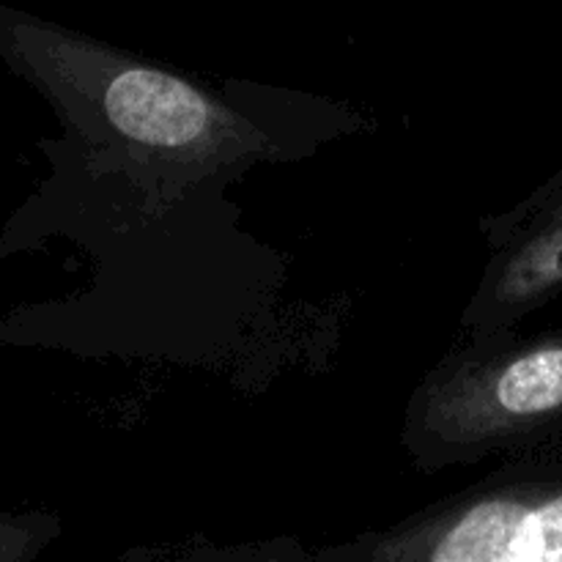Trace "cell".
Wrapping results in <instances>:
<instances>
[{
	"mask_svg": "<svg viewBox=\"0 0 562 562\" xmlns=\"http://www.w3.org/2000/svg\"><path fill=\"white\" fill-rule=\"evenodd\" d=\"M60 530L64 525L55 514H0V562L36 560L49 543H55Z\"/></svg>",
	"mask_w": 562,
	"mask_h": 562,
	"instance_id": "5b68a950",
	"label": "cell"
},
{
	"mask_svg": "<svg viewBox=\"0 0 562 562\" xmlns=\"http://www.w3.org/2000/svg\"><path fill=\"white\" fill-rule=\"evenodd\" d=\"M0 60L53 104L71 140L146 168L201 176L274 148L258 119L214 88L3 3Z\"/></svg>",
	"mask_w": 562,
	"mask_h": 562,
	"instance_id": "6da1fadb",
	"label": "cell"
},
{
	"mask_svg": "<svg viewBox=\"0 0 562 562\" xmlns=\"http://www.w3.org/2000/svg\"><path fill=\"white\" fill-rule=\"evenodd\" d=\"M333 562H562V445L505 459L382 530L324 547Z\"/></svg>",
	"mask_w": 562,
	"mask_h": 562,
	"instance_id": "3957f363",
	"label": "cell"
},
{
	"mask_svg": "<svg viewBox=\"0 0 562 562\" xmlns=\"http://www.w3.org/2000/svg\"><path fill=\"white\" fill-rule=\"evenodd\" d=\"M488 261L459 316L461 340L514 333L562 291V181L488 228Z\"/></svg>",
	"mask_w": 562,
	"mask_h": 562,
	"instance_id": "277c9868",
	"label": "cell"
},
{
	"mask_svg": "<svg viewBox=\"0 0 562 562\" xmlns=\"http://www.w3.org/2000/svg\"><path fill=\"white\" fill-rule=\"evenodd\" d=\"M562 439V329L461 340L412 390L401 445L423 472L514 459Z\"/></svg>",
	"mask_w": 562,
	"mask_h": 562,
	"instance_id": "7a4b0ae2",
	"label": "cell"
}]
</instances>
